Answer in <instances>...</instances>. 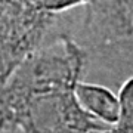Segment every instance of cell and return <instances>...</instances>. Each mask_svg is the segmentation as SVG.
<instances>
[{"label": "cell", "mask_w": 133, "mask_h": 133, "mask_svg": "<svg viewBox=\"0 0 133 133\" xmlns=\"http://www.w3.org/2000/svg\"><path fill=\"white\" fill-rule=\"evenodd\" d=\"M74 89L40 92L0 101V105L24 133H115L114 126L96 118L78 104Z\"/></svg>", "instance_id": "cell-1"}, {"label": "cell", "mask_w": 133, "mask_h": 133, "mask_svg": "<svg viewBox=\"0 0 133 133\" xmlns=\"http://www.w3.org/2000/svg\"><path fill=\"white\" fill-rule=\"evenodd\" d=\"M76 98L83 108L104 123L115 126L120 117L118 95L98 83L80 80L74 89Z\"/></svg>", "instance_id": "cell-2"}, {"label": "cell", "mask_w": 133, "mask_h": 133, "mask_svg": "<svg viewBox=\"0 0 133 133\" xmlns=\"http://www.w3.org/2000/svg\"><path fill=\"white\" fill-rule=\"evenodd\" d=\"M120 117L115 124V133H133V77L124 80L118 92Z\"/></svg>", "instance_id": "cell-3"}, {"label": "cell", "mask_w": 133, "mask_h": 133, "mask_svg": "<svg viewBox=\"0 0 133 133\" xmlns=\"http://www.w3.org/2000/svg\"><path fill=\"white\" fill-rule=\"evenodd\" d=\"M36 9L46 14H65L77 6H86L96 0H28Z\"/></svg>", "instance_id": "cell-4"}, {"label": "cell", "mask_w": 133, "mask_h": 133, "mask_svg": "<svg viewBox=\"0 0 133 133\" xmlns=\"http://www.w3.org/2000/svg\"><path fill=\"white\" fill-rule=\"evenodd\" d=\"M0 133H24L21 129L15 127V126H6V127H0Z\"/></svg>", "instance_id": "cell-5"}]
</instances>
